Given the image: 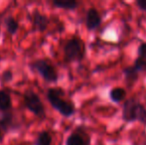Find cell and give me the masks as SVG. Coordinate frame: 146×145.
<instances>
[{
    "mask_svg": "<svg viewBox=\"0 0 146 145\" xmlns=\"http://www.w3.org/2000/svg\"><path fill=\"white\" fill-rule=\"evenodd\" d=\"M64 53L68 62H80L85 57V44L80 38L73 37L67 41L64 47Z\"/></svg>",
    "mask_w": 146,
    "mask_h": 145,
    "instance_id": "3957f363",
    "label": "cell"
},
{
    "mask_svg": "<svg viewBox=\"0 0 146 145\" xmlns=\"http://www.w3.org/2000/svg\"><path fill=\"white\" fill-rule=\"evenodd\" d=\"M5 28L7 32L11 35H15L19 29V23L18 21L12 16H8L5 19Z\"/></svg>",
    "mask_w": 146,
    "mask_h": 145,
    "instance_id": "4fadbf2b",
    "label": "cell"
},
{
    "mask_svg": "<svg viewBox=\"0 0 146 145\" xmlns=\"http://www.w3.org/2000/svg\"><path fill=\"white\" fill-rule=\"evenodd\" d=\"M125 79L128 81H135L138 77V72L133 67H127L123 70Z\"/></svg>",
    "mask_w": 146,
    "mask_h": 145,
    "instance_id": "9a60e30c",
    "label": "cell"
},
{
    "mask_svg": "<svg viewBox=\"0 0 146 145\" xmlns=\"http://www.w3.org/2000/svg\"><path fill=\"white\" fill-rule=\"evenodd\" d=\"M136 5L138 6V8L140 10L146 12V0H137Z\"/></svg>",
    "mask_w": 146,
    "mask_h": 145,
    "instance_id": "d6986e66",
    "label": "cell"
},
{
    "mask_svg": "<svg viewBox=\"0 0 146 145\" xmlns=\"http://www.w3.org/2000/svg\"><path fill=\"white\" fill-rule=\"evenodd\" d=\"M52 135H51L50 132L46 131H41L38 134L36 138V141H35V145H51L52 144Z\"/></svg>",
    "mask_w": 146,
    "mask_h": 145,
    "instance_id": "5bb4252c",
    "label": "cell"
},
{
    "mask_svg": "<svg viewBox=\"0 0 146 145\" xmlns=\"http://www.w3.org/2000/svg\"><path fill=\"white\" fill-rule=\"evenodd\" d=\"M62 93L63 91L61 89H49L47 91V99L53 109H56L61 115L70 117L75 114L76 109L74 105L62 99Z\"/></svg>",
    "mask_w": 146,
    "mask_h": 145,
    "instance_id": "6da1fadb",
    "label": "cell"
},
{
    "mask_svg": "<svg viewBox=\"0 0 146 145\" xmlns=\"http://www.w3.org/2000/svg\"><path fill=\"white\" fill-rule=\"evenodd\" d=\"M12 107V99L11 95L7 93V91L0 89V112L4 113V112L10 111Z\"/></svg>",
    "mask_w": 146,
    "mask_h": 145,
    "instance_id": "ba28073f",
    "label": "cell"
},
{
    "mask_svg": "<svg viewBox=\"0 0 146 145\" xmlns=\"http://www.w3.org/2000/svg\"><path fill=\"white\" fill-rule=\"evenodd\" d=\"M138 58L146 61V43H142L138 48Z\"/></svg>",
    "mask_w": 146,
    "mask_h": 145,
    "instance_id": "ac0fdd59",
    "label": "cell"
},
{
    "mask_svg": "<svg viewBox=\"0 0 146 145\" xmlns=\"http://www.w3.org/2000/svg\"><path fill=\"white\" fill-rule=\"evenodd\" d=\"M24 105L37 117L45 118V116H46L45 107L41 101L40 97L32 89H29L24 93Z\"/></svg>",
    "mask_w": 146,
    "mask_h": 145,
    "instance_id": "5b68a950",
    "label": "cell"
},
{
    "mask_svg": "<svg viewBox=\"0 0 146 145\" xmlns=\"http://www.w3.org/2000/svg\"><path fill=\"white\" fill-rule=\"evenodd\" d=\"M52 4L57 8L70 10V11L77 9V7L79 6V2L75 1V0H54Z\"/></svg>",
    "mask_w": 146,
    "mask_h": 145,
    "instance_id": "30bf717a",
    "label": "cell"
},
{
    "mask_svg": "<svg viewBox=\"0 0 146 145\" xmlns=\"http://www.w3.org/2000/svg\"><path fill=\"white\" fill-rule=\"evenodd\" d=\"M2 140H3V134H2L1 130H0V142H2Z\"/></svg>",
    "mask_w": 146,
    "mask_h": 145,
    "instance_id": "ffe728a7",
    "label": "cell"
},
{
    "mask_svg": "<svg viewBox=\"0 0 146 145\" xmlns=\"http://www.w3.org/2000/svg\"><path fill=\"white\" fill-rule=\"evenodd\" d=\"M102 23V16L98 11L94 8H90L86 15V26L88 30L92 31L96 29Z\"/></svg>",
    "mask_w": 146,
    "mask_h": 145,
    "instance_id": "52a82bcc",
    "label": "cell"
},
{
    "mask_svg": "<svg viewBox=\"0 0 146 145\" xmlns=\"http://www.w3.org/2000/svg\"><path fill=\"white\" fill-rule=\"evenodd\" d=\"M133 68H134L138 73L144 72V71H146V61L142 60V59H140V58H137L134 62Z\"/></svg>",
    "mask_w": 146,
    "mask_h": 145,
    "instance_id": "2e32d148",
    "label": "cell"
},
{
    "mask_svg": "<svg viewBox=\"0 0 146 145\" xmlns=\"http://www.w3.org/2000/svg\"><path fill=\"white\" fill-rule=\"evenodd\" d=\"M122 117L125 121H138L146 124V109L140 103L130 99L123 105Z\"/></svg>",
    "mask_w": 146,
    "mask_h": 145,
    "instance_id": "7a4b0ae2",
    "label": "cell"
},
{
    "mask_svg": "<svg viewBox=\"0 0 146 145\" xmlns=\"http://www.w3.org/2000/svg\"><path fill=\"white\" fill-rule=\"evenodd\" d=\"M126 91L122 87H113L110 93V97L113 103H120L124 99Z\"/></svg>",
    "mask_w": 146,
    "mask_h": 145,
    "instance_id": "7c38bea8",
    "label": "cell"
},
{
    "mask_svg": "<svg viewBox=\"0 0 146 145\" xmlns=\"http://www.w3.org/2000/svg\"><path fill=\"white\" fill-rule=\"evenodd\" d=\"M31 67L46 81H49V83H57L58 81V72L54 68V66H52L51 63L48 61L39 59V60L34 61L31 64Z\"/></svg>",
    "mask_w": 146,
    "mask_h": 145,
    "instance_id": "277c9868",
    "label": "cell"
},
{
    "mask_svg": "<svg viewBox=\"0 0 146 145\" xmlns=\"http://www.w3.org/2000/svg\"><path fill=\"white\" fill-rule=\"evenodd\" d=\"M13 125V114L11 111L4 112L0 115V127L4 131H8Z\"/></svg>",
    "mask_w": 146,
    "mask_h": 145,
    "instance_id": "8fae6325",
    "label": "cell"
},
{
    "mask_svg": "<svg viewBox=\"0 0 146 145\" xmlns=\"http://www.w3.org/2000/svg\"><path fill=\"white\" fill-rule=\"evenodd\" d=\"M66 145H90V140L85 138L82 134L74 132L68 136Z\"/></svg>",
    "mask_w": 146,
    "mask_h": 145,
    "instance_id": "9c48e42d",
    "label": "cell"
},
{
    "mask_svg": "<svg viewBox=\"0 0 146 145\" xmlns=\"http://www.w3.org/2000/svg\"><path fill=\"white\" fill-rule=\"evenodd\" d=\"M13 79V73H12L11 70H6L2 73L1 75V81L3 83H9Z\"/></svg>",
    "mask_w": 146,
    "mask_h": 145,
    "instance_id": "e0dca14e",
    "label": "cell"
},
{
    "mask_svg": "<svg viewBox=\"0 0 146 145\" xmlns=\"http://www.w3.org/2000/svg\"><path fill=\"white\" fill-rule=\"evenodd\" d=\"M32 25L33 31L44 32L49 26V18L44 13L39 10H35L32 15Z\"/></svg>",
    "mask_w": 146,
    "mask_h": 145,
    "instance_id": "8992f818",
    "label": "cell"
}]
</instances>
